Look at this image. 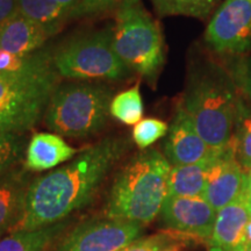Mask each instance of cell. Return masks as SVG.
Returning a JSON list of instances; mask_svg holds the SVG:
<instances>
[{
  "instance_id": "obj_1",
  "label": "cell",
  "mask_w": 251,
  "mask_h": 251,
  "mask_svg": "<svg viewBox=\"0 0 251 251\" xmlns=\"http://www.w3.org/2000/svg\"><path fill=\"white\" fill-rule=\"evenodd\" d=\"M129 148L127 137L108 136L81 151L68 164L33 179L24 214L12 233L58 224L89 205Z\"/></svg>"
},
{
  "instance_id": "obj_2",
  "label": "cell",
  "mask_w": 251,
  "mask_h": 251,
  "mask_svg": "<svg viewBox=\"0 0 251 251\" xmlns=\"http://www.w3.org/2000/svg\"><path fill=\"white\" fill-rule=\"evenodd\" d=\"M241 94L226 63L207 49L188 62L180 101L201 139L212 149L231 143Z\"/></svg>"
},
{
  "instance_id": "obj_3",
  "label": "cell",
  "mask_w": 251,
  "mask_h": 251,
  "mask_svg": "<svg viewBox=\"0 0 251 251\" xmlns=\"http://www.w3.org/2000/svg\"><path fill=\"white\" fill-rule=\"evenodd\" d=\"M171 164L162 152L148 148L135 155L118 172L109 190L107 218L150 224L168 197Z\"/></svg>"
},
{
  "instance_id": "obj_4",
  "label": "cell",
  "mask_w": 251,
  "mask_h": 251,
  "mask_svg": "<svg viewBox=\"0 0 251 251\" xmlns=\"http://www.w3.org/2000/svg\"><path fill=\"white\" fill-rule=\"evenodd\" d=\"M113 98V89L105 83L77 80L59 84L50 97L45 124L62 136H91L107 124Z\"/></svg>"
},
{
  "instance_id": "obj_5",
  "label": "cell",
  "mask_w": 251,
  "mask_h": 251,
  "mask_svg": "<svg viewBox=\"0 0 251 251\" xmlns=\"http://www.w3.org/2000/svg\"><path fill=\"white\" fill-rule=\"evenodd\" d=\"M113 47L126 67L152 87L165 64V42L158 21L141 1L115 13Z\"/></svg>"
},
{
  "instance_id": "obj_6",
  "label": "cell",
  "mask_w": 251,
  "mask_h": 251,
  "mask_svg": "<svg viewBox=\"0 0 251 251\" xmlns=\"http://www.w3.org/2000/svg\"><path fill=\"white\" fill-rule=\"evenodd\" d=\"M59 77L79 81H118L131 71L113 47V26L75 35L52 52Z\"/></svg>"
},
{
  "instance_id": "obj_7",
  "label": "cell",
  "mask_w": 251,
  "mask_h": 251,
  "mask_svg": "<svg viewBox=\"0 0 251 251\" xmlns=\"http://www.w3.org/2000/svg\"><path fill=\"white\" fill-rule=\"evenodd\" d=\"M52 52L41 49L29 64L17 71H0V109H47L59 85Z\"/></svg>"
},
{
  "instance_id": "obj_8",
  "label": "cell",
  "mask_w": 251,
  "mask_h": 251,
  "mask_svg": "<svg viewBox=\"0 0 251 251\" xmlns=\"http://www.w3.org/2000/svg\"><path fill=\"white\" fill-rule=\"evenodd\" d=\"M203 41L221 59L251 54V0H224L209 20Z\"/></svg>"
},
{
  "instance_id": "obj_9",
  "label": "cell",
  "mask_w": 251,
  "mask_h": 251,
  "mask_svg": "<svg viewBox=\"0 0 251 251\" xmlns=\"http://www.w3.org/2000/svg\"><path fill=\"white\" fill-rule=\"evenodd\" d=\"M142 226L117 219L90 220L78 225L55 251H119L140 237Z\"/></svg>"
},
{
  "instance_id": "obj_10",
  "label": "cell",
  "mask_w": 251,
  "mask_h": 251,
  "mask_svg": "<svg viewBox=\"0 0 251 251\" xmlns=\"http://www.w3.org/2000/svg\"><path fill=\"white\" fill-rule=\"evenodd\" d=\"M159 214L172 231L193 240H211L216 211L203 197L168 196Z\"/></svg>"
},
{
  "instance_id": "obj_11",
  "label": "cell",
  "mask_w": 251,
  "mask_h": 251,
  "mask_svg": "<svg viewBox=\"0 0 251 251\" xmlns=\"http://www.w3.org/2000/svg\"><path fill=\"white\" fill-rule=\"evenodd\" d=\"M249 190V172L237 161L233 143L221 149L207 175L203 198L216 212Z\"/></svg>"
},
{
  "instance_id": "obj_12",
  "label": "cell",
  "mask_w": 251,
  "mask_h": 251,
  "mask_svg": "<svg viewBox=\"0 0 251 251\" xmlns=\"http://www.w3.org/2000/svg\"><path fill=\"white\" fill-rule=\"evenodd\" d=\"M163 148V155L171 166L196 164L211 158L219 151L212 149L201 139L192 120L179 103L176 107L174 119L169 126Z\"/></svg>"
},
{
  "instance_id": "obj_13",
  "label": "cell",
  "mask_w": 251,
  "mask_h": 251,
  "mask_svg": "<svg viewBox=\"0 0 251 251\" xmlns=\"http://www.w3.org/2000/svg\"><path fill=\"white\" fill-rule=\"evenodd\" d=\"M251 196L249 190L236 200L216 212V219L209 244L225 251H241L244 231L250 221Z\"/></svg>"
},
{
  "instance_id": "obj_14",
  "label": "cell",
  "mask_w": 251,
  "mask_h": 251,
  "mask_svg": "<svg viewBox=\"0 0 251 251\" xmlns=\"http://www.w3.org/2000/svg\"><path fill=\"white\" fill-rule=\"evenodd\" d=\"M31 181L29 170L21 165L0 176V235L12 233L20 221Z\"/></svg>"
},
{
  "instance_id": "obj_15",
  "label": "cell",
  "mask_w": 251,
  "mask_h": 251,
  "mask_svg": "<svg viewBox=\"0 0 251 251\" xmlns=\"http://www.w3.org/2000/svg\"><path fill=\"white\" fill-rule=\"evenodd\" d=\"M51 35L39 24L18 13L0 26V50L25 56L39 51Z\"/></svg>"
},
{
  "instance_id": "obj_16",
  "label": "cell",
  "mask_w": 251,
  "mask_h": 251,
  "mask_svg": "<svg viewBox=\"0 0 251 251\" xmlns=\"http://www.w3.org/2000/svg\"><path fill=\"white\" fill-rule=\"evenodd\" d=\"M77 152L57 134L36 133L27 144L25 166L29 171H46L70 161Z\"/></svg>"
},
{
  "instance_id": "obj_17",
  "label": "cell",
  "mask_w": 251,
  "mask_h": 251,
  "mask_svg": "<svg viewBox=\"0 0 251 251\" xmlns=\"http://www.w3.org/2000/svg\"><path fill=\"white\" fill-rule=\"evenodd\" d=\"M219 151L211 158L196 164L171 166L168 181V196L203 197L208 170Z\"/></svg>"
},
{
  "instance_id": "obj_18",
  "label": "cell",
  "mask_w": 251,
  "mask_h": 251,
  "mask_svg": "<svg viewBox=\"0 0 251 251\" xmlns=\"http://www.w3.org/2000/svg\"><path fill=\"white\" fill-rule=\"evenodd\" d=\"M65 222L34 230H20L0 240V251H43L62 233Z\"/></svg>"
},
{
  "instance_id": "obj_19",
  "label": "cell",
  "mask_w": 251,
  "mask_h": 251,
  "mask_svg": "<svg viewBox=\"0 0 251 251\" xmlns=\"http://www.w3.org/2000/svg\"><path fill=\"white\" fill-rule=\"evenodd\" d=\"M19 13L39 24L50 35L57 34L68 15L56 0H18Z\"/></svg>"
},
{
  "instance_id": "obj_20",
  "label": "cell",
  "mask_w": 251,
  "mask_h": 251,
  "mask_svg": "<svg viewBox=\"0 0 251 251\" xmlns=\"http://www.w3.org/2000/svg\"><path fill=\"white\" fill-rule=\"evenodd\" d=\"M237 161L247 172L251 170V102L241 96L231 137Z\"/></svg>"
},
{
  "instance_id": "obj_21",
  "label": "cell",
  "mask_w": 251,
  "mask_h": 251,
  "mask_svg": "<svg viewBox=\"0 0 251 251\" xmlns=\"http://www.w3.org/2000/svg\"><path fill=\"white\" fill-rule=\"evenodd\" d=\"M159 17H183L206 20L219 7L220 0H150Z\"/></svg>"
},
{
  "instance_id": "obj_22",
  "label": "cell",
  "mask_w": 251,
  "mask_h": 251,
  "mask_svg": "<svg viewBox=\"0 0 251 251\" xmlns=\"http://www.w3.org/2000/svg\"><path fill=\"white\" fill-rule=\"evenodd\" d=\"M143 109L140 83H137L129 90H126L113 98L109 113L122 124L135 126L142 120Z\"/></svg>"
},
{
  "instance_id": "obj_23",
  "label": "cell",
  "mask_w": 251,
  "mask_h": 251,
  "mask_svg": "<svg viewBox=\"0 0 251 251\" xmlns=\"http://www.w3.org/2000/svg\"><path fill=\"white\" fill-rule=\"evenodd\" d=\"M45 113V109H0V134L26 133Z\"/></svg>"
},
{
  "instance_id": "obj_24",
  "label": "cell",
  "mask_w": 251,
  "mask_h": 251,
  "mask_svg": "<svg viewBox=\"0 0 251 251\" xmlns=\"http://www.w3.org/2000/svg\"><path fill=\"white\" fill-rule=\"evenodd\" d=\"M25 133L0 134V176L18 168L26 148Z\"/></svg>"
},
{
  "instance_id": "obj_25",
  "label": "cell",
  "mask_w": 251,
  "mask_h": 251,
  "mask_svg": "<svg viewBox=\"0 0 251 251\" xmlns=\"http://www.w3.org/2000/svg\"><path fill=\"white\" fill-rule=\"evenodd\" d=\"M141 0H81L68 15L69 20L92 18L108 12L117 13L120 9L136 4Z\"/></svg>"
},
{
  "instance_id": "obj_26",
  "label": "cell",
  "mask_w": 251,
  "mask_h": 251,
  "mask_svg": "<svg viewBox=\"0 0 251 251\" xmlns=\"http://www.w3.org/2000/svg\"><path fill=\"white\" fill-rule=\"evenodd\" d=\"M193 240V238L186 236V235L177 233H161L152 236L137 238L134 242L126 246L119 251H168L175 250L178 243L184 241Z\"/></svg>"
},
{
  "instance_id": "obj_27",
  "label": "cell",
  "mask_w": 251,
  "mask_h": 251,
  "mask_svg": "<svg viewBox=\"0 0 251 251\" xmlns=\"http://www.w3.org/2000/svg\"><path fill=\"white\" fill-rule=\"evenodd\" d=\"M168 131L169 125L165 121L155 118H147L135 125L131 137L140 149L146 150L159 139L166 136Z\"/></svg>"
},
{
  "instance_id": "obj_28",
  "label": "cell",
  "mask_w": 251,
  "mask_h": 251,
  "mask_svg": "<svg viewBox=\"0 0 251 251\" xmlns=\"http://www.w3.org/2000/svg\"><path fill=\"white\" fill-rule=\"evenodd\" d=\"M227 65L241 96L251 91V54L222 59Z\"/></svg>"
},
{
  "instance_id": "obj_29",
  "label": "cell",
  "mask_w": 251,
  "mask_h": 251,
  "mask_svg": "<svg viewBox=\"0 0 251 251\" xmlns=\"http://www.w3.org/2000/svg\"><path fill=\"white\" fill-rule=\"evenodd\" d=\"M36 52L37 51L29 55L18 56L0 50V71H17L19 69L25 68L35 58Z\"/></svg>"
},
{
  "instance_id": "obj_30",
  "label": "cell",
  "mask_w": 251,
  "mask_h": 251,
  "mask_svg": "<svg viewBox=\"0 0 251 251\" xmlns=\"http://www.w3.org/2000/svg\"><path fill=\"white\" fill-rule=\"evenodd\" d=\"M19 13L18 0H0V26Z\"/></svg>"
},
{
  "instance_id": "obj_31",
  "label": "cell",
  "mask_w": 251,
  "mask_h": 251,
  "mask_svg": "<svg viewBox=\"0 0 251 251\" xmlns=\"http://www.w3.org/2000/svg\"><path fill=\"white\" fill-rule=\"evenodd\" d=\"M56 1L58 2L59 6H61L63 9H64L67 15H69V13L79 4L81 0H56Z\"/></svg>"
},
{
  "instance_id": "obj_32",
  "label": "cell",
  "mask_w": 251,
  "mask_h": 251,
  "mask_svg": "<svg viewBox=\"0 0 251 251\" xmlns=\"http://www.w3.org/2000/svg\"><path fill=\"white\" fill-rule=\"evenodd\" d=\"M251 248V219L248 222L246 231H244V237H243V244L241 251H246Z\"/></svg>"
},
{
  "instance_id": "obj_33",
  "label": "cell",
  "mask_w": 251,
  "mask_h": 251,
  "mask_svg": "<svg viewBox=\"0 0 251 251\" xmlns=\"http://www.w3.org/2000/svg\"><path fill=\"white\" fill-rule=\"evenodd\" d=\"M249 193H250V196H251V170L249 172Z\"/></svg>"
},
{
  "instance_id": "obj_34",
  "label": "cell",
  "mask_w": 251,
  "mask_h": 251,
  "mask_svg": "<svg viewBox=\"0 0 251 251\" xmlns=\"http://www.w3.org/2000/svg\"><path fill=\"white\" fill-rule=\"evenodd\" d=\"M211 251H225V250H221V249H215V248H211Z\"/></svg>"
},
{
  "instance_id": "obj_35",
  "label": "cell",
  "mask_w": 251,
  "mask_h": 251,
  "mask_svg": "<svg viewBox=\"0 0 251 251\" xmlns=\"http://www.w3.org/2000/svg\"><path fill=\"white\" fill-rule=\"evenodd\" d=\"M250 215H251V203H250Z\"/></svg>"
},
{
  "instance_id": "obj_36",
  "label": "cell",
  "mask_w": 251,
  "mask_h": 251,
  "mask_svg": "<svg viewBox=\"0 0 251 251\" xmlns=\"http://www.w3.org/2000/svg\"><path fill=\"white\" fill-rule=\"evenodd\" d=\"M246 251H251V248H250V249H248V250H246Z\"/></svg>"
},
{
  "instance_id": "obj_37",
  "label": "cell",
  "mask_w": 251,
  "mask_h": 251,
  "mask_svg": "<svg viewBox=\"0 0 251 251\" xmlns=\"http://www.w3.org/2000/svg\"><path fill=\"white\" fill-rule=\"evenodd\" d=\"M168 251H176V250H168Z\"/></svg>"
}]
</instances>
